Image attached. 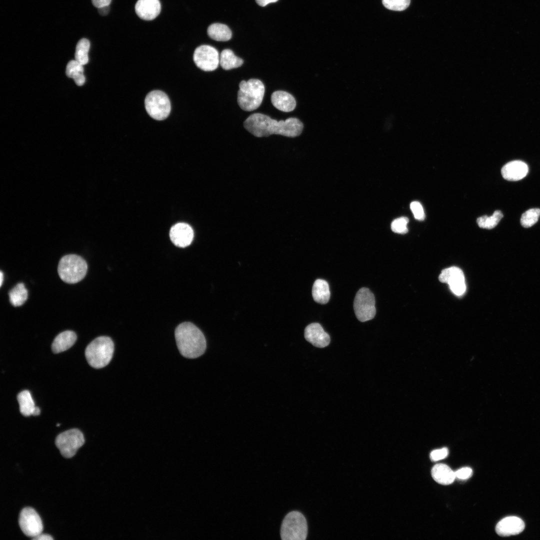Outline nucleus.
Masks as SVG:
<instances>
[{
	"instance_id": "obj_14",
	"label": "nucleus",
	"mask_w": 540,
	"mask_h": 540,
	"mask_svg": "<svg viewBox=\"0 0 540 540\" xmlns=\"http://www.w3.org/2000/svg\"><path fill=\"white\" fill-rule=\"evenodd\" d=\"M306 340L316 347L322 348L328 346L330 341V336L318 323H312L304 330Z\"/></svg>"
},
{
	"instance_id": "obj_24",
	"label": "nucleus",
	"mask_w": 540,
	"mask_h": 540,
	"mask_svg": "<svg viewBox=\"0 0 540 540\" xmlns=\"http://www.w3.org/2000/svg\"><path fill=\"white\" fill-rule=\"evenodd\" d=\"M17 399L21 414L26 416L33 415L36 406L30 392L28 390L20 392Z\"/></svg>"
},
{
	"instance_id": "obj_4",
	"label": "nucleus",
	"mask_w": 540,
	"mask_h": 540,
	"mask_svg": "<svg viewBox=\"0 0 540 540\" xmlns=\"http://www.w3.org/2000/svg\"><path fill=\"white\" fill-rule=\"evenodd\" d=\"M114 351V344L112 340L108 336H101L88 344L85 350V356L91 366L100 368L109 364Z\"/></svg>"
},
{
	"instance_id": "obj_31",
	"label": "nucleus",
	"mask_w": 540,
	"mask_h": 540,
	"mask_svg": "<svg viewBox=\"0 0 540 540\" xmlns=\"http://www.w3.org/2000/svg\"><path fill=\"white\" fill-rule=\"evenodd\" d=\"M409 222L408 218L402 216L394 220L391 224L392 230L396 233L399 234H406L408 229L407 224Z\"/></svg>"
},
{
	"instance_id": "obj_17",
	"label": "nucleus",
	"mask_w": 540,
	"mask_h": 540,
	"mask_svg": "<svg viewBox=\"0 0 540 540\" xmlns=\"http://www.w3.org/2000/svg\"><path fill=\"white\" fill-rule=\"evenodd\" d=\"M528 168L524 162L513 160L504 165L501 170L502 177L510 181H516L524 178L528 174Z\"/></svg>"
},
{
	"instance_id": "obj_10",
	"label": "nucleus",
	"mask_w": 540,
	"mask_h": 540,
	"mask_svg": "<svg viewBox=\"0 0 540 540\" xmlns=\"http://www.w3.org/2000/svg\"><path fill=\"white\" fill-rule=\"evenodd\" d=\"M193 60L196 66L205 72L214 70L220 64L218 52L214 48L206 44L196 48Z\"/></svg>"
},
{
	"instance_id": "obj_28",
	"label": "nucleus",
	"mask_w": 540,
	"mask_h": 540,
	"mask_svg": "<svg viewBox=\"0 0 540 540\" xmlns=\"http://www.w3.org/2000/svg\"><path fill=\"white\" fill-rule=\"evenodd\" d=\"M502 218L503 214L500 210H498L494 211L492 215L490 216H483L479 217L476 222L481 228L492 229L497 226Z\"/></svg>"
},
{
	"instance_id": "obj_39",
	"label": "nucleus",
	"mask_w": 540,
	"mask_h": 540,
	"mask_svg": "<svg viewBox=\"0 0 540 540\" xmlns=\"http://www.w3.org/2000/svg\"><path fill=\"white\" fill-rule=\"evenodd\" d=\"M40 414V409L38 407L36 406V408H35V410H34L33 415L34 416H38V415Z\"/></svg>"
},
{
	"instance_id": "obj_40",
	"label": "nucleus",
	"mask_w": 540,
	"mask_h": 540,
	"mask_svg": "<svg viewBox=\"0 0 540 540\" xmlns=\"http://www.w3.org/2000/svg\"><path fill=\"white\" fill-rule=\"evenodd\" d=\"M0 286H1L2 284V282H3V279H4V276H3L4 275H3L2 272V271H0Z\"/></svg>"
},
{
	"instance_id": "obj_32",
	"label": "nucleus",
	"mask_w": 540,
	"mask_h": 540,
	"mask_svg": "<svg viewBox=\"0 0 540 540\" xmlns=\"http://www.w3.org/2000/svg\"><path fill=\"white\" fill-rule=\"evenodd\" d=\"M410 208L416 219L422 220L424 219L425 214L423 208L420 202L414 201L410 203Z\"/></svg>"
},
{
	"instance_id": "obj_25",
	"label": "nucleus",
	"mask_w": 540,
	"mask_h": 540,
	"mask_svg": "<svg viewBox=\"0 0 540 540\" xmlns=\"http://www.w3.org/2000/svg\"><path fill=\"white\" fill-rule=\"evenodd\" d=\"M66 73L68 77L74 80L78 86H81L84 84L83 65L76 60H72L68 63Z\"/></svg>"
},
{
	"instance_id": "obj_26",
	"label": "nucleus",
	"mask_w": 540,
	"mask_h": 540,
	"mask_svg": "<svg viewBox=\"0 0 540 540\" xmlns=\"http://www.w3.org/2000/svg\"><path fill=\"white\" fill-rule=\"evenodd\" d=\"M8 295L11 304L14 306H18L22 305L26 300L28 292L24 284L18 283L9 292Z\"/></svg>"
},
{
	"instance_id": "obj_27",
	"label": "nucleus",
	"mask_w": 540,
	"mask_h": 540,
	"mask_svg": "<svg viewBox=\"0 0 540 540\" xmlns=\"http://www.w3.org/2000/svg\"><path fill=\"white\" fill-rule=\"evenodd\" d=\"M90 48V42L86 38L80 40L76 46L75 60L82 65L86 64L88 62V52Z\"/></svg>"
},
{
	"instance_id": "obj_18",
	"label": "nucleus",
	"mask_w": 540,
	"mask_h": 540,
	"mask_svg": "<svg viewBox=\"0 0 540 540\" xmlns=\"http://www.w3.org/2000/svg\"><path fill=\"white\" fill-rule=\"evenodd\" d=\"M272 104L283 112L292 111L296 106L295 98L290 94L284 90L274 92L270 98Z\"/></svg>"
},
{
	"instance_id": "obj_11",
	"label": "nucleus",
	"mask_w": 540,
	"mask_h": 540,
	"mask_svg": "<svg viewBox=\"0 0 540 540\" xmlns=\"http://www.w3.org/2000/svg\"><path fill=\"white\" fill-rule=\"evenodd\" d=\"M18 524L23 533L32 538L40 534L43 530L40 516L30 507H26L22 510L19 515Z\"/></svg>"
},
{
	"instance_id": "obj_3",
	"label": "nucleus",
	"mask_w": 540,
	"mask_h": 540,
	"mask_svg": "<svg viewBox=\"0 0 540 540\" xmlns=\"http://www.w3.org/2000/svg\"><path fill=\"white\" fill-rule=\"evenodd\" d=\"M238 86L237 102L240 108L246 112L257 109L261 104L264 94L263 82L258 79L250 78L248 81H241Z\"/></svg>"
},
{
	"instance_id": "obj_6",
	"label": "nucleus",
	"mask_w": 540,
	"mask_h": 540,
	"mask_svg": "<svg viewBox=\"0 0 540 540\" xmlns=\"http://www.w3.org/2000/svg\"><path fill=\"white\" fill-rule=\"evenodd\" d=\"M308 535V524L304 516L298 511L288 513L282 524L280 536L282 540H304Z\"/></svg>"
},
{
	"instance_id": "obj_15",
	"label": "nucleus",
	"mask_w": 540,
	"mask_h": 540,
	"mask_svg": "<svg viewBox=\"0 0 540 540\" xmlns=\"http://www.w3.org/2000/svg\"><path fill=\"white\" fill-rule=\"evenodd\" d=\"M524 527V523L522 519L510 516L500 520L496 526V531L500 536H508L520 534Z\"/></svg>"
},
{
	"instance_id": "obj_30",
	"label": "nucleus",
	"mask_w": 540,
	"mask_h": 540,
	"mask_svg": "<svg viewBox=\"0 0 540 540\" xmlns=\"http://www.w3.org/2000/svg\"><path fill=\"white\" fill-rule=\"evenodd\" d=\"M410 0H382L386 8L394 11H402L410 5Z\"/></svg>"
},
{
	"instance_id": "obj_5",
	"label": "nucleus",
	"mask_w": 540,
	"mask_h": 540,
	"mask_svg": "<svg viewBox=\"0 0 540 540\" xmlns=\"http://www.w3.org/2000/svg\"><path fill=\"white\" fill-rule=\"evenodd\" d=\"M88 265L86 260L76 254H68L60 260L58 272L60 278L68 284H75L86 275Z\"/></svg>"
},
{
	"instance_id": "obj_19",
	"label": "nucleus",
	"mask_w": 540,
	"mask_h": 540,
	"mask_svg": "<svg viewBox=\"0 0 540 540\" xmlns=\"http://www.w3.org/2000/svg\"><path fill=\"white\" fill-rule=\"evenodd\" d=\"M76 340V335L72 330L60 333L54 339L52 349L54 353H60L71 348Z\"/></svg>"
},
{
	"instance_id": "obj_20",
	"label": "nucleus",
	"mask_w": 540,
	"mask_h": 540,
	"mask_svg": "<svg viewBox=\"0 0 540 540\" xmlns=\"http://www.w3.org/2000/svg\"><path fill=\"white\" fill-rule=\"evenodd\" d=\"M431 474L433 479L442 485L450 484L456 478L455 472L448 466L443 464L434 465L432 469Z\"/></svg>"
},
{
	"instance_id": "obj_37",
	"label": "nucleus",
	"mask_w": 540,
	"mask_h": 540,
	"mask_svg": "<svg viewBox=\"0 0 540 540\" xmlns=\"http://www.w3.org/2000/svg\"><path fill=\"white\" fill-rule=\"evenodd\" d=\"M278 0H256V2L259 6H265L270 3L275 2Z\"/></svg>"
},
{
	"instance_id": "obj_34",
	"label": "nucleus",
	"mask_w": 540,
	"mask_h": 540,
	"mask_svg": "<svg viewBox=\"0 0 540 540\" xmlns=\"http://www.w3.org/2000/svg\"><path fill=\"white\" fill-rule=\"evenodd\" d=\"M472 470L468 467L462 468L455 472L456 478L461 480H466L472 476Z\"/></svg>"
},
{
	"instance_id": "obj_8",
	"label": "nucleus",
	"mask_w": 540,
	"mask_h": 540,
	"mask_svg": "<svg viewBox=\"0 0 540 540\" xmlns=\"http://www.w3.org/2000/svg\"><path fill=\"white\" fill-rule=\"evenodd\" d=\"M354 308L357 318L362 322L372 319L376 313L375 298L368 288H362L356 294Z\"/></svg>"
},
{
	"instance_id": "obj_1",
	"label": "nucleus",
	"mask_w": 540,
	"mask_h": 540,
	"mask_svg": "<svg viewBox=\"0 0 540 540\" xmlns=\"http://www.w3.org/2000/svg\"><path fill=\"white\" fill-rule=\"evenodd\" d=\"M244 128L255 136L260 138L279 134L294 138L300 135L303 124L296 118L277 121L261 113L250 114L244 122Z\"/></svg>"
},
{
	"instance_id": "obj_21",
	"label": "nucleus",
	"mask_w": 540,
	"mask_h": 540,
	"mask_svg": "<svg viewBox=\"0 0 540 540\" xmlns=\"http://www.w3.org/2000/svg\"><path fill=\"white\" fill-rule=\"evenodd\" d=\"M330 295L328 282L322 279L316 280L312 288V296L314 300L318 304H326L329 301Z\"/></svg>"
},
{
	"instance_id": "obj_23",
	"label": "nucleus",
	"mask_w": 540,
	"mask_h": 540,
	"mask_svg": "<svg viewBox=\"0 0 540 540\" xmlns=\"http://www.w3.org/2000/svg\"><path fill=\"white\" fill-rule=\"evenodd\" d=\"M207 33L212 39L220 42L230 40L232 36L230 28L226 25L220 23L210 24L208 28Z\"/></svg>"
},
{
	"instance_id": "obj_2",
	"label": "nucleus",
	"mask_w": 540,
	"mask_h": 540,
	"mask_svg": "<svg viewBox=\"0 0 540 540\" xmlns=\"http://www.w3.org/2000/svg\"><path fill=\"white\" fill-rule=\"evenodd\" d=\"M174 335L177 346L183 356L195 358L204 354L206 347V338L193 324L184 322L180 324L176 328Z\"/></svg>"
},
{
	"instance_id": "obj_38",
	"label": "nucleus",
	"mask_w": 540,
	"mask_h": 540,
	"mask_svg": "<svg viewBox=\"0 0 540 540\" xmlns=\"http://www.w3.org/2000/svg\"><path fill=\"white\" fill-rule=\"evenodd\" d=\"M98 12L102 16L106 15L110 12L109 6L98 8Z\"/></svg>"
},
{
	"instance_id": "obj_36",
	"label": "nucleus",
	"mask_w": 540,
	"mask_h": 540,
	"mask_svg": "<svg viewBox=\"0 0 540 540\" xmlns=\"http://www.w3.org/2000/svg\"><path fill=\"white\" fill-rule=\"evenodd\" d=\"M35 540H52L53 538L48 534H40L38 536L32 538Z\"/></svg>"
},
{
	"instance_id": "obj_29",
	"label": "nucleus",
	"mask_w": 540,
	"mask_h": 540,
	"mask_svg": "<svg viewBox=\"0 0 540 540\" xmlns=\"http://www.w3.org/2000/svg\"><path fill=\"white\" fill-rule=\"evenodd\" d=\"M540 216V208H534L530 209L525 212L522 215L520 224L524 228H530L537 222Z\"/></svg>"
},
{
	"instance_id": "obj_35",
	"label": "nucleus",
	"mask_w": 540,
	"mask_h": 540,
	"mask_svg": "<svg viewBox=\"0 0 540 540\" xmlns=\"http://www.w3.org/2000/svg\"><path fill=\"white\" fill-rule=\"evenodd\" d=\"M111 2L112 0H92V4L98 8L108 6Z\"/></svg>"
},
{
	"instance_id": "obj_22",
	"label": "nucleus",
	"mask_w": 540,
	"mask_h": 540,
	"mask_svg": "<svg viewBox=\"0 0 540 540\" xmlns=\"http://www.w3.org/2000/svg\"><path fill=\"white\" fill-rule=\"evenodd\" d=\"M244 60L236 56L230 49L222 51L220 56V64L224 70H228L241 66Z\"/></svg>"
},
{
	"instance_id": "obj_13",
	"label": "nucleus",
	"mask_w": 540,
	"mask_h": 540,
	"mask_svg": "<svg viewBox=\"0 0 540 540\" xmlns=\"http://www.w3.org/2000/svg\"><path fill=\"white\" fill-rule=\"evenodd\" d=\"M170 237L175 246L184 248L189 246L192 242L194 238V231L189 224L185 223H178L170 228Z\"/></svg>"
},
{
	"instance_id": "obj_16",
	"label": "nucleus",
	"mask_w": 540,
	"mask_h": 540,
	"mask_svg": "<svg viewBox=\"0 0 540 540\" xmlns=\"http://www.w3.org/2000/svg\"><path fill=\"white\" fill-rule=\"evenodd\" d=\"M137 16L145 20L155 19L160 14L161 4L159 0H138L134 6Z\"/></svg>"
},
{
	"instance_id": "obj_9",
	"label": "nucleus",
	"mask_w": 540,
	"mask_h": 540,
	"mask_svg": "<svg viewBox=\"0 0 540 540\" xmlns=\"http://www.w3.org/2000/svg\"><path fill=\"white\" fill-rule=\"evenodd\" d=\"M84 442L82 433L72 428L59 434L56 438V445L62 455L66 458L72 457Z\"/></svg>"
},
{
	"instance_id": "obj_33",
	"label": "nucleus",
	"mask_w": 540,
	"mask_h": 540,
	"mask_svg": "<svg viewBox=\"0 0 540 540\" xmlns=\"http://www.w3.org/2000/svg\"><path fill=\"white\" fill-rule=\"evenodd\" d=\"M448 454V450L446 448L432 450L430 455L432 461L436 462L445 458Z\"/></svg>"
},
{
	"instance_id": "obj_7",
	"label": "nucleus",
	"mask_w": 540,
	"mask_h": 540,
	"mask_svg": "<svg viewBox=\"0 0 540 540\" xmlns=\"http://www.w3.org/2000/svg\"><path fill=\"white\" fill-rule=\"evenodd\" d=\"M144 105L149 116L158 120L166 119L171 110L170 102L168 96L159 90H152L146 95Z\"/></svg>"
},
{
	"instance_id": "obj_12",
	"label": "nucleus",
	"mask_w": 540,
	"mask_h": 540,
	"mask_svg": "<svg viewBox=\"0 0 540 540\" xmlns=\"http://www.w3.org/2000/svg\"><path fill=\"white\" fill-rule=\"evenodd\" d=\"M438 279L440 282L448 284L452 292L458 296H462L466 292L464 274L458 267L452 266L443 270Z\"/></svg>"
}]
</instances>
